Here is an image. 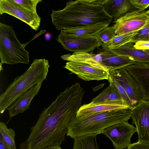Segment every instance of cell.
I'll return each mask as SVG.
<instances>
[{
	"label": "cell",
	"instance_id": "1",
	"mask_svg": "<svg viewBox=\"0 0 149 149\" xmlns=\"http://www.w3.org/2000/svg\"><path fill=\"white\" fill-rule=\"evenodd\" d=\"M77 109L74 103L64 96L44 109L31 128L28 138L19 149H42L50 146H60L65 139L70 123L76 116Z\"/></svg>",
	"mask_w": 149,
	"mask_h": 149
},
{
	"label": "cell",
	"instance_id": "2",
	"mask_svg": "<svg viewBox=\"0 0 149 149\" xmlns=\"http://www.w3.org/2000/svg\"><path fill=\"white\" fill-rule=\"evenodd\" d=\"M50 15L52 24L61 31L98 23L110 24L113 19L102 5L89 0L69 1L63 9L52 10Z\"/></svg>",
	"mask_w": 149,
	"mask_h": 149
},
{
	"label": "cell",
	"instance_id": "3",
	"mask_svg": "<svg viewBox=\"0 0 149 149\" xmlns=\"http://www.w3.org/2000/svg\"><path fill=\"white\" fill-rule=\"evenodd\" d=\"M132 109L129 108L75 117L68 125L66 135L74 139L102 134L105 129L112 125L128 121L131 118Z\"/></svg>",
	"mask_w": 149,
	"mask_h": 149
},
{
	"label": "cell",
	"instance_id": "4",
	"mask_svg": "<svg viewBox=\"0 0 149 149\" xmlns=\"http://www.w3.org/2000/svg\"><path fill=\"white\" fill-rule=\"evenodd\" d=\"M50 66L44 58L34 59L27 70L16 77L0 96V112L6 110L19 96L46 79Z\"/></svg>",
	"mask_w": 149,
	"mask_h": 149
},
{
	"label": "cell",
	"instance_id": "5",
	"mask_svg": "<svg viewBox=\"0 0 149 149\" xmlns=\"http://www.w3.org/2000/svg\"><path fill=\"white\" fill-rule=\"evenodd\" d=\"M22 44L10 25L0 22V58L2 64H29V52Z\"/></svg>",
	"mask_w": 149,
	"mask_h": 149
},
{
	"label": "cell",
	"instance_id": "6",
	"mask_svg": "<svg viewBox=\"0 0 149 149\" xmlns=\"http://www.w3.org/2000/svg\"><path fill=\"white\" fill-rule=\"evenodd\" d=\"M123 68L141 102H149V62H135Z\"/></svg>",
	"mask_w": 149,
	"mask_h": 149
},
{
	"label": "cell",
	"instance_id": "7",
	"mask_svg": "<svg viewBox=\"0 0 149 149\" xmlns=\"http://www.w3.org/2000/svg\"><path fill=\"white\" fill-rule=\"evenodd\" d=\"M115 36L141 30L149 23V10H134L114 22Z\"/></svg>",
	"mask_w": 149,
	"mask_h": 149
},
{
	"label": "cell",
	"instance_id": "8",
	"mask_svg": "<svg viewBox=\"0 0 149 149\" xmlns=\"http://www.w3.org/2000/svg\"><path fill=\"white\" fill-rule=\"evenodd\" d=\"M57 40L65 49L74 52H88L102 46L103 43L96 35L74 36L66 34L61 31Z\"/></svg>",
	"mask_w": 149,
	"mask_h": 149
},
{
	"label": "cell",
	"instance_id": "9",
	"mask_svg": "<svg viewBox=\"0 0 149 149\" xmlns=\"http://www.w3.org/2000/svg\"><path fill=\"white\" fill-rule=\"evenodd\" d=\"M12 15L27 24L34 30L39 28L41 18L37 12L27 9L13 0H0V14Z\"/></svg>",
	"mask_w": 149,
	"mask_h": 149
},
{
	"label": "cell",
	"instance_id": "10",
	"mask_svg": "<svg viewBox=\"0 0 149 149\" xmlns=\"http://www.w3.org/2000/svg\"><path fill=\"white\" fill-rule=\"evenodd\" d=\"M136 132V127L127 121L112 125L102 134L111 140L115 149H123L131 144L132 137Z\"/></svg>",
	"mask_w": 149,
	"mask_h": 149
},
{
	"label": "cell",
	"instance_id": "11",
	"mask_svg": "<svg viewBox=\"0 0 149 149\" xmlns=\"http://www.w3.org/2000/svg\"><path fill=\"white\" fill-rule=\"evenodd\" d=\"M132 125L136 129L138 141L149 143V102L142 101L132 110Z\"/></svg>",
	"mask_w": 149,
	"mask_h": 149
},
{
	"label": "cell",
	"instance_id": "12",
	"mask_svg": "<svg viewBox=\"0 0 149 149\" xmlns=\"http://www.w3.org/2000/svg\"><path fill=\"white\" fill-rule=\"evenodd\" d=\"M64 68L85 81L108 80L109 73L84 63L69 61Z\"/></svg>",
	"mask_w": 149,
	"mask_h": 149
},
{
	"label": "cell",
	"instance_id": "13",
	"mask_svg": "<svg viewBox=\"0 0 149 149\" xmlns=\"http://www.w3.org/2000/svg\"><path fill=\"white\" fill-rule=\"evenodd\" d=\"M100 52L102 56V64L106 71L109 72L113 70L124 68L136 62L132 57L119 55L111 49L102 48Z\"/></svg>",
	"mask_w": 149,
	"mask_h": 149
},
{
	"label": "cell",
	"instance_id": "14",
	"mask_svg": "<svg viewBox=\"0 0 149 149\" xmlns=\"http://www.w3.org/2000/svg\"><path fill=\"white\" fill-rule=\"evenodd\" d=\"M42 83L34 86L19 96L7 109L10 118L24 113L29 107L33 97L40 90Z\"/></svg>",
	"mask_w": 149,
	"mask_h": 149
},
{
	"label": "cell",
	"instance_id": "15",
	"mask_svg": "<svg viewBox=\"0 0 149 149\" xmlns=\"http://www.w3.org/2000/svg\"><path fill=\"white\" fill-rule=\"evenodd\" d=\"M129 108L130 107L125 104L116 102L95 103L90 102L81 105L77 111L76 117L82 116L95 113L118 110Z\"/></svg>",
	"mask_w": 149,
	"mask_h": 149
},
{
	"label": "cell",
	"instance_id": "16",
	"mask_svg": "<svg viewBox=\"0 0 149 149\" xmlns=\"http://www.w3.org/2000/svg\"><path fill=\"white\" fill-rule=\"evenodd\" d=\"M123 88L128 95L133 108L141 102L135 88L132 84L123 68L109 72Z\"/></svg>",
	"mask_w": 149,
	"mask_h": 149
},
{
	"label": "cell",
	"instance_id": "17",
	"mask_svg": "<svg viewBox=\"0 0 149 149\" xmlns=\"http://www.w3.org/2000/svg\"><path fill=\"white\" fill-rule=\"evenodd\" d=\"M102 6L115 21L134 10L130 0H104Z\"/></svg>",
	"mask_w": 149,
	"mask_h": 149
},
{
	"label": "cell",
	"instance_id": "18",
	"mask_svg": "<svg viewBox=\"0 0 149 149\" xmlns=\"http://www.w3.org/2000/svg\"><path fill=\"white\" fill-rule=\"evenodd\" d=\"M134 44L129 42L111 50L118 55L131 57L136 62H149V50L136 49L134 47Z\"/></svg>",
	"mask_w": 149,
	"mask_h": 149
},
{
	"label": "cell",
	"instance_id": "19",
	"mask_svg": "<svg viewBox=\"0 0 149 149\" xmlns=\"http://www.w3.org/2000/svg\"><path fill=\"white\" fill-rule=\"evenodd\" d=\"M109 24L98 23L81 27L65 30H62L64 33L70 36H89L96 35L100 31L108 27Z\"/></svg>",
	"mask_w": 149,
	"mask_h": 149
},
{
	"label": "cell",
	"instance_id": "20",
	"mask_svg": "<svg viewBox=\"0 0 149 149\" xmlns=\"http://www.w3.org/2000/svg\"><path fill=\"white\" fill-rule=\"evenodd\" d=\"M106 102H116L125 104L116 88L110 84L93 98L91 102L95 103Z\"/></svg>",
	"mask_w": 149,
	"mask_h": 149
},
{
	"label": "cell",
	"instance_id": "21",
	"mask_svg": "<svg viewBox=\"0 0 149 149\" xmlns=\"http://www.w3.org/2000/svg\"><path fill=\"white\" fill-rule=\"evenodd\" d=\"M139 30L115 36L107 43H103L102 46V48L113 49L130 42Z\"/></svg>",
	"mask_w": 149,
	"mask_h": 149
},
{
	"label": "cell",
	"instance_id": "22",
	"mask_svg": "<svg viewBox=\"0 0 149 149\" xmlns=\"http://www.w3.org/2000/svg\"><path fill=\"white\" fill-rule=\"evenodd\" d=\"M96 135H88L74 139L73 149H99Z\"/></svg>",
	"mask_w": 149,
	"mask_h": 149
},
{
	"label": "cell",
	"instance_id": "23",
	"mask_svg": "<svg viewBox=\"0 0 149 149\" xmlns=\"http://www.w3.org/2000/svg\"><path fill=\"white\" fill-rule=\"evenodd\" d=\"M0 134L9 149H17L15 142V133L13 129L8 128L3 122H0Z\"/></svg>",
	"mask_w": 149,
	"mask_h": 149
},
{
	"label": "cell",
	"instance_id": "24",
	"mask_svg": "<svg viewBox=\"0 0 149 149\" xmlns=\"http://www.w3.org/2000/svg\"><path fill=\"white\" fill-rule=\"evenodd\" d=\"M108 80L109 84L113 86L118 91L125 103L130 108L133 109L130 100L125 90L114 77L109 74Z\"/></svg>",
	"mask_w": 149,
	"mask_h": 149
},
{
	"label": "cell",
	"instance_id": "25",
	"mask_svg": "<svg viewBox=\"0 0 149 149\" xmlns=\"http://www.w3.org/2000/svg\"><path fill=\"white\" fill-rule=\"evenodd\" d=\"M103 43L107 44L115 36L113 26H108L96 35Z\"/></svg>",
	"mask_w": 149,
	"mask_h": 149
},
{
	"label": "cell",
	"instance_id": "26",
	"mask_svg": "<svg viewBox=\"0 0 149 149\" xmlns=\"http://www.w3.org/2000/svg\"><path fill=\"white\" fill-rule=\"evenodd\" d=\"M141 41H149V23L139 31L130 42L134 44Z\"/></svg>",
	"mask_w": 149,
	"mask_h": 149
},
{
	"label": "cell",
	"instance_id": "27",
	"mask_svg": "<svg viewBox=\"0 0 149 149\" xmlns=\"http://www.w3.org/2000/svg\"><path fill=\"white\" fill-rule=\"evenodd\" d=\"M15 2L19 4L24 8L30 10L37 12V4L42 2L41 0H13Z\"/></svg>",
	"mask_w": 149,
	"mask_h": 149
},
{
	"label": "cell",
	"instance_id": "28",
	"mask_svg": "<svg viewBox=\"0 0 149 149\" xmlns=\"http://www.w3.org/2000/svg\"><path fill=\"white\" fill-rule=\"evenodd\" d=\"M130 2L137 10H144L149 6V0H130Z\"/></svg>",
	"mask_w": 149,
	"mask_h": 149
},
{
	"label": "cell",
	"instance_id": "29",
	"mask_svg": "<svg viewBox=\"0 0 149 149\" xmlns=\"http://www.w3.org/2000/svg\"><path fill=\"white\" fill-rule=\"evenodd\" d=\"M127 149H149V143L138 141L131 144Z\"/></svg>",
	"mask_w": 149,
	"mask_h": 149
},
{
	"label": "cell",
	"instance_id": "30",
	"mask_svg": "<svg viewBox=\"0 0 149 149\" xmlns=\"http://www.w3.org/2000/svg\"><path fill=\"white\" fill-rule=\"evenodd\" d=\"M134 47L136 49L146 50H149V41H138L134 43Z\"/></svg>",
	"mask_w": 149,
	"mask_h": 149
},
{
	"label": "cell",
	"instance_id": "31",
	"mask_svg": "<svg viewBox=\"0 0 149 149\" xmlns=\"http://www.w3.org/2000/svg\"><path fill=\"white\" fill-rule=\"evenodd\" d=\"M0 149H9L1 134H0Z\"/></svg>",
	"mask_w": 149,
	"mask_h": 149
},
{
	"label": "cell",
	"instance_id": "32",
	"mask_svg": "<svg viewBox=\"0 0 149 149\" xmlns=\"http://www.w3.org/2000/svg\"><path fill=\"white\" fill-rule=\"evenodd\" d=\"M42 149H62L60 146H47Z\"/></svg>",
	"mask_w": 149,
	"mask_h": 149
},
{
	"label": "cell",
	"instance_id": "33",
	"mask_svg": "<svg viewBox=\"0 0 149 149\" xmlns=\"http://www.w3.org/2000/svg\"><path fill=\"white\" fill-rule=\"evenodd\" d=\"M45 39L47 41L50 40L52 38V35L49 33H45Z\"/></svg>",
	"mask_w": 149,
	"mask_h": 149
}]
</instances>
